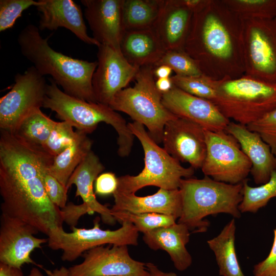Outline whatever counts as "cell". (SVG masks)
<instances>
[{
  "label": "cell",
  "instance_id": "3",
  "mask_svg": "<svg viewBox=\"0 0 276 276\" xmlns=\"http://www.w3.org/2000/svg\"><path fill=\"white\" fill-rule=\"evenodd\" d=\"M242 189L243 182L232 185L206 176L182 179L179 188L182 208L178 223L186 225L190 231L203 233L210 225L204 219L206 216L225 213L240 218Z\"/></svg>",
  "mask_w": 276,
  "mask_h": 276
},
{
  "label": "cell",
  "instance_id": "19",
  "mask_svg": "<svg viewBox=\"0 0 276 276\" xmlns=\"http://www.w3.org/2000/svg\"><path fill=\"white\" fill-rule=\"evenodd\" d=\"M36 8L39 13L40 31H56L65 28L85 43L101 44L87 33L81 7L72 0H40Z\"/></svg>",
  "mask_w": 276,
  "mask_h": 276
},
{
  "label": "cell",
  "instance_id": "13",
  "mask_svg": "<svg viewBox=\"0 0 276 276\" xmlns=\"http://www.w3.org/2000/svg\"><path fill=\"white\" fill-rule=\"evenodd\" d=\"M162 142L163 148L173 157L195 169H201L206 152L204 129L201 126L177 117L166 124Z\"/></svg>",
  "mask_w": 276,
  "mask_h": 276
},
{
  "label": "cell",
  "instance_id": "6",
  "mask_svg": "<svg viewBox=\"0 0 276 276\" xmlns=\"http://www.w3.org/2000/svg\"><path fill=\"white\" fill-rule=\"evenodd\" d=\"M133 135L140 141L144 152V168L137 175H125L118 177L116 191L134 193L147 186H153L166 190L178 189L183 178H191L195 169L182 166L178 160L160 147L141 123H128Z\"/></svg>",
  "mask_w": 276,
  "mask_h": 276
},
{
  "label": "cell",
  "instance_id": "31",
  "mask_svg": "<svg viewBox=\"0 0 276 276\" xmlns=\"http://www.w3.org/2000/svg\"><path fill=\"white\" fill-rule=\"evenodd\" d=\"M111 214L117 221L121 224L125 221L129 222L133 224L139 232L144 234L158 228L172 225L176 223L177 220L172 216L154 213L111 211Z\"/></svg>",
  "mask_w": 276,
  "mask_h": 276
},
{
  "label": "cell",
  "instance_id": "46",
  "mask_svg": "<svg viewBox=\"0 0 276 276\" xmlns=\"http://www.w3.org/2000/svg\"><path fill=\"white\" fill-rule=\"evenodd\" d=\"M172 70L168 66L161 65L155 66L154 69V75L156 79L166 78L171 77Z\"/></svg>",
  "mask_w": 276,
  "mask_h": 276
},
{
  "label": "cell",
  "instance_id": "43",
  "mask_svg": "<svg viewBox=\"0 0 276 276\" xmlns=\"http://www.w3.org/2000/svg\"><path fill=\"white\" fill-rule=\"evenodd\" d=\"M0 276H24L21 268L0 262Z\"/></svg>",
  "mask_w": 276,
  "mask_h": 276
},
{
  "label": "cell",
  "instance_id": "34",
  "mask_svg": "<svg viewBox=\"0 0 276 276\" xmlns=\"http://www.w3.org/2000/svg\"><path fill=\"white\" fill-rule=\"evenodd\" d=\"M76 135L73 127L66 121L56 122L50 135L42 146V149L53 157L68 147Z\"/></svg>",
  "mask_w": 276,
  "mask_h": 276
},
{
  "label": "cell",
  "instance_id": "4",
  "mask_svg": "<svg viewBox=\"0 0 276 276\" xmlns=\"http://www.w3.org/2000/svg\"><path fill=\"white\" fill-rule=\"evenodd\" d=\"M49 81L42 107L55 112L60 120L86 134L92 133L101 122L111 125L118 135V155L122 157L129 155L135 136L120 114L109 105L70 96L62 91L52 78Z\"/></svg>",
  "mask_w": 276,
  "mask_h": 276
},
{
  "label": "cell",
  "instance_id": "23",
  "mask_svg": "<svg viewBox=\"0 0 276 276\" xmlns=\"http://www.w3.org/2000/svg\"><path fill=\"white\" fill-rule=\"evenodd\" d=\"M105 167L98 156L91 150L77 166L66 185L69 189L73 185L76 187L75 197H80L90 214L98 213L102 221L108 225H114L117 221L111 214L110 209L100 203L96 197L94 183Z\"/></svg>",
  "mask_w": 276,
  "mask_h": 276
},
{
  "label": "cell",
  "instance_id": "11",
  "mask_svg": "<svg viewBox=\"0 0 276 276\" xmlns=\"http://www.w3.org/2000/svg\"><path fill=\"white\" fill-rule=\"evenodd\" d=\"M208 5L193 14L184 48L200 68L209 55L227 60L234 51L229 32L220 19L209 11Z\"/></svg>",
  "mask_w": 276,
  "mask_h": 276
},
{
  "label": "cell",
  "instance_id": "41",
  "mask_svg": "<svg viewBox=\"0 0 276 276\" xmlns=\"http://www.w3.org/2000/svg\"><path fill=\"white\" fill-rule=\"evenodd\" d=\"M47 276H69L68 268L61 266L59 268H56L53 270L44 269ZM27 276H43L41 271L37 268H33Z\"/></svg>",
  "mask_w": 276,
  "mask_h": 276
},
{
  "label": "cell",
  "instance_id": "48",
  "mask_svg": "<svg viewBox=\"0 0 276 276\" xmlns=\"http://www.w3.org/2000/svg\"><path fill=\"white\" fill-rule=\"evenodd\" d=\"M274 19L276 21V17Z\"/></svg>",
  "mask_w": 276,
  "mask_h": 276
},
{
  "label": "cell",
  "instance_id": "26",
  "mask_svg": "<svg viewBox=\"0 0 276 276\" xmlns=\"http://www.w3.org/2000/svg\"><path fill=\"white\" fill-rule=\"evenodd\" d=\"M236 226L233 218L208 244L214 252L221 276H245L239 264L235 247Z\"/></svg>",
  "mask_w": 276,
  "mask_h": 276
},
{
  "label": "cell",
  "instance_id": "22",
  "mask_svg": "<svg viewBox=\"0 0 276 276\" xmlns=\"http://www.w3.org/2000/svg\"><path fill=\"white\" fill-rule=\"evenodd\" d=\"M193 13L178 0H164L153 28L165 50H184Z\"/></svg>",
  "mask_w": 276,
  "mask_h": 276
},
{
  "label": "cell",
  "instance_id": "40",
  "mask_svg": "<svg viewBox=\"0 0 276 276\" xmlns=\"http://www.w3.org/2000/svg\"><path fill=\"white\" fill-rule=\"evenodd\" d=\"M276 260V228L274 230V239L271 250L265 259L255 265L253 273L259 271Z\"/></svg>",
  "mask_w": 276,
  "mask_h": 276
},
{
  "label": "cell",
  "instance_id": "25",
  "mask_svg": "<svg viewBox=\"0 0 276 276\" xmlns=\"http://www.w3.org/2000/svg\"><path fill=\"white\" fill-rule=\"evenodd\" d=\"M120 49L125 59L139 68L155 66L166 52L153 29L124 31Z\"/></svg>",
  "mask_w": 276,
  "mask_h": 276
},
{
  "label": "cell",
  "instance_id": "14",
  "mask_svg": "<svg viewBox=\"0 0 276 276\" xmlns=\"http://www.w3.org/2000/svg\"><path fill=\"white\" fill-rule=\"evenodd\" d=\"M98 48V65L92 78L93 90L97 102L109 105L117 93L135 79L139 68L108 46L101 44Z\"/></svg>",
  "mask_w": 276,
  "mask_h": 276
},
{
  "label": "cell",
  "instance_id": "45",
  "mask_svg": "<svg viewBox=\"0 0 276 276\" xmlns=\"http://www.w3.org/2000/svg\"><path fill=\"white\" fill-rule=\"evenodd\" d=\"M146 267L149 273V276H177V274L173 272L162 271L152 263H146Z\"/></svg>",
  "mask_w": 276,
  "mask_h": 276
},
{
  "label": "cell",
  "instance_id": "8",
  "mask_svg": "<svg viewBox=\"0 0 276 276\" xmlns=\"http://www.w3.org/2000/svg\"><path fill=\"white\" fill-rule=\"evenodd\" d=\"M99 221L100 218L96 217L93 227L74 226L71 232H65L63 227L54 228L48 236V246L52 250H61L62 261L72 262L89 249L105 244L138 245L139 232L132 223L123 222L120 228L111 231L101 228Z\"/></svg>",
  "mask_w": 276,
  "mask_h": 276
},
{
  "label": "cell",
  "instance_id": "35",
  "mask_svg": "<svg viewBox=\"0 0 276 276\" xmlns=\"http://www.w3.org/2000/svg\"><path fill=\"white\" fill-rule=\"evenodd\" d=\"M41 4L40 0H1L0 32L12 28L25 10L32 6L36 7Z\"/></svg>",
  "mask_w": 276,
  "mask_h": 276
},
{
  "label": "cell",
  "instance_id": "12",
  "mask_svg": "<svg viewBox=\"0 0 276 276\" xmlns=\"http://www.w3.org/2000/svg\"><path fill=\"white\" fill-rule=\"evenodd\" d=\"M111 246L86 251L81 263L68 268L69 276H149L146 263L132 259L127 245Z\"/></svg>",
  "mask_w": 276,
  "mask_h": 276
},
{
  "label": "cell",
  "instance_id": "29",
  "mask_svg": "<svg viewBox=\"0 0 276 276\" xmlns=\"http://www.w3.org/2000/svg\"><path fill=\"white\" fill-rule=\"evenodd\" d=\"M55 123L38 109L26 117L13 134L30 144L42 147Z\"/></svg>",
  "mask_w": 276,
  "mask_h": 276
},
{
  "label": "cell",
  "instance_id": "1",
  "mask_svg": "<svg viewBox=\"0 0 276 276\" xmlns=\"http://www.w3.org/2000/svg\"><path fill=\"white\" fill-rule=\"evenodd\" d=\"M53 158L41 147L22 140L14 134L0 132V194L2 213L49 235L63 227V212L49 198L41 170Z\"/></svg>",
  "mask_w": 276,
  "mask_h": 276
},
{
  "label": "cell",
  "instance_id": "30",
  "mask_svg": "<svg viewBox=\"0 0 276 276\" xmlns=\"http://www.w3.org/2000/svg\"><path fill=\"white\" fill-rule=\"evenodd\" d=\"M243 198L239 205L242 213H256L265 206L273 198H276V171L273 172L270 179L260 186H250L247 180L243 182Z\"/></svg>",
  "mask_w": 276,
  "mask_h": 276
},
{
  "label": "cell",
  "instance_id": "42",
  "mask_svg": "<svg viewBox=\"0 0 276 276\" xmlns=\"http://www.w3.org/2000/svg\"><path fill=\"white\" fill-rule=\"evenodd\" d=\"M179 2L193 13L203 10L208 5V2L200 0H180Z\"/></svg>",
  "mask_w": 276,
  "mask_h": 276
},
{
  "label": "cell",
  "instance_id": "15",
  "mask_svg": "<svg viewBox=\"0 0 276 276\" xmlns=\"http://www.w3.org/2000/svg\"><path fill=\"white\" fill-rule=\"evenodd\" d=\"M38 233L32 225L2 213L0 262L18 268L26 263L37 265L31 259V254L34 249L41 248L42 244L48 242V239L34 236Z\"/></svg>",
  "mask_w": 276,
  "mask_h": 276
},
{
  "label": "cell",
  "instance_id": "32",
  "mask_svg": "<svg viewBox=\"0 0 276 276\" xmlns=\"http://www.w3.org/2000/svg\"><path fill=\"white\" fill-rule=\"evenodd\" d=\"M173 85L193 96L212 101L217 95L215 81L204 74L199 77L175 75L171 77Z\"/></svg>",
  "mask_w": 276,
  "mask_h": 276
},
{
  "label": "cell",
  "instance_id": "36",
  "mask_svg": "<svg viewBox=\"0 0 276 276\" xmlns=\"http://www.w3.org/2000/svg\"><path fill=\"white\" fill-rule=\"evenodd\" d=\"M52 162L44 165L41 170L42 181L46 193L52 202L62 209L67 205L68 189L63 185L48 170Z\"/></svg>",
  "mask_w": 276,
  "mask_h": 276
},
{
  "label": "cell",
  "instance_id": "9",
  "mask_svg": "<svg viewBox=\"0 0 276 276\" xmlns=\"http://www.w3.org/2000/svg\"><path fill=\"white\" fill-rule=\"evenodd\" d=\"M206 155L201 168L204 176L232 185L243 182L251 164L236 140L225 130L204 129Z\"/></svg>",
  "mask_w": 276,
  "mask_h": 276
},
{
  "label": "cell",
  "instance_id": "2",
  "mask_svg": "<svg viewBox=\"0 0 276 276\" xmlns=\"http://www.w3.org/2000/svg\"><path fill=\"white\" fill-rule=\"evenodd\" d=\"M39 29L32 24L19 33L17 42L24 57L42 76L52 79L67 95L89 102H97L92 78L98 62L73 58L53 50L48 38L40 35Z\"/></svg>",
  "mask_w": 276,
  "mask_h": 276
},
{
  "label": "cell",
  "instance_id": "16",
  "mask_svg": "<svg viewBox=\"0 0 276 276\" xmlns=\"http://www.w3.org/2000/svg\"><path fill=\"white\" fill-rule=\"evenodd\" d=\"M246 38L249 61L256 79L276 84V21L254 18Z\"/></svg>",
  "mask_w": 276,
  "mask_h": 276
},
{
  "label": "cell",
  "instance_id": "17",
  "mask_svg": "<svg viewBox=\"0 0 276 276\" xmlns=\"http://www.w3.org/2000/svg\"><path fill=\"white\" fill-rule=\"evenodd\" d=\"M162 103L176 116L189 120L210 131L225 130L230 122L211 101L191 95L174 85L163 95Z\"/></svg>",
  "mask_w": 276,
  "mask_h": 276
},
{
  "label": "cell",
  "instance_id": "38",
  "mask_svg": "<svg viewBox=\"0 0 276 276\" xmlns=\"http://www.w3.org/2000/svg\"><path fill=\"white\" fill-rule=\"evenodd\" d=\"M118 185V177L112 172L100 174L95 182V194L107 196L113 194L117 190Z\"/></svg>",
  "mask_w": 276,
  "mask_h": 276
},
{
  "label": "cell",
  "instance_id": "37",
  "mask_svg": "<svg viewBox=\"0 0 276 276\" xmlns=\"http://www.w3.org/2000/svg\"><path fill=\"white\" fill-rule=\"evenodd\" d=\"M247 128L260 134L269 145L276 157V109L267 113L257 121L248 125Z\"/></svg>",
  "mask_w": 276,
  "mask_h": 276
},
{
  "label": "cell",
  "instance_id": "10",
  "mask_svg": "<svg viewBox=\"0 0 276 276\" xmlns=\"http://www.w3.org/2000/svg\"><path fill=\"white\" fill-rule=\"evenodd\" d=\"M47 84L33 65L16 74L11 90L0 99L1 129L14 133L26 117L42 107Z\"/></svg>",
  "mask_w": 276,
  "mask_h": 276
},
{
  "label": "cell",
  "instance_id": "44",
  "mask_svg": "<svg viewBox=\"0 0 276 276\" xmlns=\"http://www.w3.org/2000/svg\"><path fill=\"white\" fill-rule=\"evenodd\" d=\"M155 85L158 90L163 95L169 91L174 86L171 77L156 79Z\"/></svg>",
  "mask_w": 276,
  "mask_h": 276
},
{
  "label": "cell",
  "instance_id": "21",
  "mask_svg": "<svg viewBox=\"0 0 276 276\" xmlns=\"http://www.w3.org/2000/svg\"><path fill=\"white\" fill-rule=\"evenodd\" d=\"M113 196L114 203L110 209L111 212L158 213L172 216L177 219L181 215L182 201L179 189L159 188L155 193L143 197L116 191Z\"/></svg>",
  "mask_w": 276,
  "mask_h": 276
},
{
  "label": "cell",
  "instance_id": "27",
  "mask_svg": "<svg viewBox=\"0 0 276 276\" xmlns=\"http://www.w3.org/2000/svg\"><path fill=\"white\" fill-rule=\"evenodd\" d=\"M93 143L86 134L76 130V136L71 145L53 158L48 167L50 173L66 187L74 170L92 150Z\"/></svg>",
  "mask_w": 276,
  "mask_h": 276
},
{
  "label": "cell",
  "instance_id": "33",
  "mask_svg": "<svg viewBox=\"0 0 276 276\" xmlns=\"http://www.w3.org/2000/svg\"><path fill=\"white\" fill-rule=\"evenodd\" d=\"M161 65L169 66L177 75L199 77L204 74L195 60L182 50L167 51L155 66Z\"/></svg>",
  "mask_w": 276,
  "mask_h": 276
},
{
  "label": "cell",
  "instance_id": "28",
  "mask_svg": "<svg viewBox=\"0 0 276 276\" xmlns=\"http://www.w3.org/2000/svg\"><path fill=\"white\" fill-rule=\"evenodd\" d=\"M164 0H122L124 31L153 29Z\"/></svg>",
  "mask_w": 276,
  "mask_h": 276
},
{
  "label": "cell",
  "instance_id": "20",
  "mask_svg": "<svg viewBox=\"0 0 276 276\" xmlns=\"http://www.w3.org/2000/svg\"><path fill=\"white\" fill-rule=\"evenodd\" d=\"M232 135L251 164L250 174L255 182H267L276 171V157L259 134L249 130L247 126L229 122L225 130Z\"/></svg>",
  "mask_w": 276,
  "mask_h": 276
},
{
  "label": "cell",
  "instance_id": "7",
  "mask_svg": "<svg viewBox=\"0 0 276 276\" xmlns=\"http://www.w3.org/2000/svg\"><path fill=\"white\" fill-rule=\"evenodd\" d=\"M212 101L228 119L247 126L276 109V84L243 78L215 81Z\"/></svg>",
  "mask_w": 276,
  "mask_h": 276
},
{
  "label": "cell",
  "instance_id": "5",
  "mask_svg": "<svg viewBox=\"0 0 276 276\" xmlns=\"http://www.w3.org/2000/svg\"><path fill=\"white\" fill-rule=\"evenodd\" d=\"M154 67V65L140 67L134 79V85L117 93L109 106L146 126L151 137L159 144L162 142L166 124L177 116L162 103L163 94L155 85Z\"/></svg>",
  "mask_w": 276,
  "mask_h": 276
},
{
  "label": "cell",
  "instance_id": "39",
  "mask_svg": "<svg viewBox=\"0 0 276 276\" xmlns=\"http://www.w3.org/2000/svg\"><path fill=\"white\" fill-rule=\"evenodd\" d=\"M64 218V222L71 226H76L79 218L83 214H90L87 206L84 203L75 205L72 202L67 203L65 208L61 209Z\"/></svg>",
  "mask_w": 276,
  "mask_h": 276
},
{
  "label": "cell",
  "instance_id": "24",
  "mask_svg": "<svg viewBox=\"0 0 276 276\" xmlns=\"http://www.w3.org/2000/svg\"><path fill=\"white\" fill-rule=\"evenodd\" d=\"M190 235L188 227L177 222L145 233L143 239L151 249L166 251L176 269L182 271L187 269L192 263V257L186 247L189 241Z\"/></svg>",
  "mask_w": 276,
  "mask_h": 276
},
{
  "label": "cell",
  "instance_id": "18",
  "mask_svg": "<svg viewBox=\"0 0 276 276\" xmlns=\"http://www.w3.org/2000/svg\"><path fill=\"white\" fill-rule=\"evenodd\" d=\"M84 16L93 38L100 44L121 53V39L123 32L122 0H81ZM122 54V53H121Z\"/></svg>",
  "mask_w": 276,
  "mask_h": 276
},
{
  "label": "cell",
  "instance_id": "47",
  "mask_svg": "<svg viewBox=\"0 0 276 276\" xmlns=\"http://www.w3.org/2000/svg\"><path fill=\"white\" fill-rule=\"evenodd\" d=\"M254 276H276V260L262 270L253 273Z\"/></svg>",
  "mask_w": 276,
  "mask_h": 276
}]
</instances>
